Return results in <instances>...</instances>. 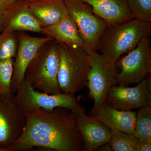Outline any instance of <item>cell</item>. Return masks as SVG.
Masks as SVG:
<instances>
[{"mask_svg":"<svg viewBox=\"0 0 151 151\" xmlns=\"http://www.w3.org/2000/svg\"><path fill=\"white\" fill-rule=\"evenodd\" d=\"M138 151H151V142L145 140H139Z\"/></svg>","mask_w":151,"mask_h":151,"instance_id":"cb8c5ba5","label":"cell"},{"mask_svg":"<svg viewBox=\"0 0 151 151\" xmlns=\"http://www.w3.org/2000/svg\"><path fill=\"white\" fill-rule=\"evenodd\" d=\"M24 1L27 3L33 2L36 1H38V0H22Z\"/></svg>","mask_w":151,"mask_h":151,"instance_id":"4316f807","label":"cell"},{"mask_svg":"<svg viewBox=\"0 0 151 151\" xmlns=\"http://www.w3.org/2000/svg\"><path fill=\"white\" fill-rule=\"evenodd\" d=\"M17 0H0V14L5 13Z\"/></svg>","mask_w":151,"mask_h":151,"instance_id":"603a6c76","label":"cell"},{"mask_svg":"<svg viewBox=\"0 0 151 151\" xmlns=\"http://www.w3.org/2000/svg\"><path fill=\"white\" fill-rule=\"evenodd\" d=\"M2 31V29L1 28H0V33Z\"/></svg>","mask_w":151,"mask_h":151,"instance_id":"83f0119b","label":"cell"},{"mask_svg":"<svg viewBox=\"0 0 151 151\" xmlns=\"http://www.w3.org/2000/svg\"><path fill=\"white\" fill-rule=\"evenodd\" d=\"M68 14L75 22L88 54L97 51L98 42L108 27L94 13L92 7L81 0H64Z\"/></svg>","mask_w":151,"mask_h":151,"instance_id":"8992f818","label":"cell"},{"mask_svg":"<svg viewBox=\"0 0 151 151\" xmlns=\"http://www.w3.org/2000/svg\"><path fill=\"white\" fill-rule=\"evenodd\" d=\"M97 151H112L111 148V145H110V142L106 143L104 144L103 145L100 146Z\"/></svg>","mask_w":151,"mask_h":151,"instance_id":"d4e9b609","label":"cell"},{"mask_svg":"<svg viewBox=\"0 0 151 151\" xmlns=\"http://www.w3.org/2000/svg\"><path fill=\"white\" fill-rule=\"evenodd\" d=\"M136 113L133 111L119 110L108 105L106 102L94 115L112 131L134 135Z\"/></svg>","mask_w":151,"mask_h":151,"instance_id":"9a60e30c","label":"cell"},{"mask_svg":"<svg viewBox=\"0 0 151 151\" xmlns=\"http://www.w3.org/2000/svg\"><path fill=\"white\" fill-rule=\"evenodd\" d=\"M92 7L94 13L108 26L135 18L127 0H81Z\"/></svg>","mask_w":151,"mask_h":151,"instance_id":"5bb4252c","label":"cell"},{"mask_svg":"<svg viewBox=\"0 0 151 151\" xmlns=\"http://www.w3.org/2000/svg\"><path fill=\"white\" fill-rule=\"evenodd\" d=\"M134 136L151 142V106L140 108L136 113Z\"/></svg>","mask_w":151,"mask_h":151,"instance_id":"ac0fdd59","label":"cell"},{"mask_svg":"<svg viewBox=\"0 0 151 151\" xmlns=\"http://www.w3.org/2000/svg\"><path fill=\"white\" fill-rule=\"evenodd\" d=\"M134 17L151 23V0H127Z\"/></svg>","mask_w":151,"mask_h":151,"instance_id":"7402d4cb","label":"cell"},{"mask_svg":"<svg viewBox=\"0 0 151 151\" xmlns=\"http://www.w3.org/2000/svg\"><path fill=\"white\" fill-rule=\"evenodd\" d=\"M18 42L17 32L2 31L0 33V60L15 58Z\"/></svg>","mask_w":151,"mask_h":151,"instance_id":"d6986e66","label":"cell"},{"mask_svg":"<svg viewBox=\"0 0 151 151\" xmlns=\"http://www.w3.org/2000/svg\"><path fill=\"white\" fill-rule=\"evenodd\" d=\"M73 112L84 142V151H97L100 146L110 142L112 132L106 125L94 117L86 115L81 106Z\"/></svg>","mask_w":151,"mask_h":151,"instance_id":"7c38bea8","label":"cell"},{"mask_svg":"<svg viewBox=\"0 0 151 151\" xmlns=\"http://www.w3.org/2000/svg\"><path fill=\"white\" fill-rule=\"evenodd\" d=\"M151 23L134 18L108 26L98 42L97 51L109 62L116 64L123 55L128 54L144 37H150Z\"/></svg>","mask_w":151,"mask_h":151,"instance_id":"7a4b0ae2","label":"cell"},{"mask_svg":"<svg viewBox=\"0 0 151 151\" xmlns=\"http://www.w3.org/2000/svg\"><path fill=\"white\" fill-rule=\"evenodd\" d=\"M90 68L87 78L89 96L94 100V105L89 116L96 115L105 102L110 89L118 84L119 72L116 64L108 61L98 51L89 54Z\"/></svg>","mask_w":151,"mask_h":151,"instance_id":"5b68a950","label":"cell"},{"mask_svg":"<svg viewBox=\"0 0 151 151\" xmlns=\"http://www.w3.org/2000/svg\"><path fill=\"white\" fill-rule=\"evenodd\" d=\"M4 24V17L3 15L0 14V28L2 29V27Z\"/></svg>","mask_w":151,"mask_h":151,"instance_id":"484cf974","label":"cell"},{"mask_svg":"<svg viewBox=\"0 0 151 151\" xmlns=\"http://www.w3.org/2000/svg\"><path fill=\"white\" fill-rule=\"evenodd\" d=\"M2 31L42 33V27L29 9L27 3L17 0L3 14Z\"/></svg>","mask_w":151,"mask_h":151,"instance_id":"4fadbf2b","label":"cell"},{"mask_svg":"<svg viewBox=\"0 0 151 151\" xmlns=\"http://www.w3.org/2000/svg\"><path fill=\"white\" fill-rule=\"evenodd\" d=\"M24 113V129L9 151H29L36 147L57 151H84L75 115L69 108H40Z\"/></svg>","mask_w":151,"mask_h":151,"instance_id":"6da1fadb","label":"cell"},{"mask_svg":"<svg viewBox=\"0 0 151 151\" xmlns=\"http://www.w3.org/2000/svg\"><path fill=\"white\" fill-rule=\"evenodd\" d=\"M14 63V58L0 60V93L10 99L13 98L14 95L11 91Z\"/></svg>","mask_w":151,"mask_h":151,"instance_id":"44dd1931","label":"cell"},{"mask_svg":"<svg viewBox=\"0 0 151 151\" xmlns=\"http://www.w3.org/2000/svg\"><path fill=\"white\" fill-rule=\"evenodd\" d=\"M150 37H144L137 46L116 63L120 69L117 74L119 85L138 84L151 74V47Z\"/></svg>","mask_w":151,"mask_h":151,"instance_id":"52a82bcc","label":"cell"},{"mask_svg":"<svg viewBox=\"0 0 151 151\" xmlns=\"http://www.w3.org/2000/svg\"><path fill=\"white\" fill-rule=\"evenodd\" d=\"M14 100L17 106L23 112L40 108L52 110L58 107L69 108L74 111L81 106L77 102L74 94L62 92L48 94L40 92L33 89L25 79L14 95Z\"/></svg>","mask_w":151,"mask_h":151,"instance_id":"ba28073f","label":"cell"},{"mask_svg":"<svg viewBox=\"0 0 151 151\" xmlns=\"http://www.w3.org/2000/svg\"><path fill=\"white\" fill-rule=\"evenodd\" d=\"M105 102L119 110L133 111L151 106V76L134 87L113 86L109 90Z\"/></svg>","mask_w":151,"mask_h":151,"instance_id":"30bf717a","label":"cell"},{"mask_svg":"<svg viewBox=\"0 0 151 151\" xmlns=\"http://www.w3.org/2000/svg\"><path fill=\"white\" fill-rule=\"evenodd\" d=\"M42 33L73 47H83V42L76 24L70 16L51 25L42 28Z\"/></svg>","mask_w":151,"mask_h":151,"instance_id":"e0dca14e","label":"cell"},{"mask_svg":"<svg viewBox=\"0 0 151 151\" xmlns=\"http://www.w3.org/2000/svg\"><path fill=\"white\" fill-rule=\"evenodd\" d=\"M26 123L24 112L15 103L14 97L0 93V151H9L22 135Z\"/></svg>","mask_w":151,"mask_h":151,"instance_id":"9c48e42d","label":"cell"},{"mask_svg":"<svg viewBox=\"0 0 151 151\" xmlns=\"http://www.w3.org/2000/svg\"><path fill=\"white\" fill-rule=\"evenodd\" d=\"M110 142L113 151H138L139 141L134 135L126 133L112 131Z\"/></svg>","mask_w":151,"mask_h":151,"instance_id":"ffe728a7","label":"cell"},{"mask_svg":"<svg viewBox=\"0 0 151 151\" xmlns=\"http://www.w3.org/2000/svg\"><path fill=\"white\" fill-rule=\"evenodd\" d=\"M60 63L58 42L52 38L44 44L30 63L24 79L35 90L48 94L60 93L58 79Z\"/></svg>","mask_w":151,"mask_h":151,"instance_id":"3957f363","label":"cell"},{"mask_svg":"<svg viewBox=\"0 0 151 151\" xmlns=\"http://www.w3.org/2000/svg\"><path fill=\"white\" fill-rule=\"evenodd\" d=\"M27 4L42 28L55 24L69 15L64 0H38Z\"/></svg>","mask_w":151,"mask_h":151,"instance_id":"2e32d148","label":"cell"},{"mask_svg":"<svg viewBox=\"0 0 151 151\" xmlns=\"http://www.w3.org/2000/svg\"><path fill=\"white\" fill-rule=\"evenodd\" d=\"M58 49L60 89L63 93L75 95L87 86L90 68L89 54L83 47H71L62 42H58Z\"/></svg>","mask_w":151,"mask_h":151,"instance_id":"277c9868","label":"cell"},{"mask_svg":"<svg viewBox=\"0 0 151 151\" xmlns=\"http://www.w3.org/2000/svg\"><path fill=\"white\" fill-rule=\"evenodd\" d=\"M18 47L15 59L11 82V91L14 95L24 79L27 66L42 46L52 39L48 37H37L27 35L23 32H17Z\"/></svg>","mask_w":151,"mask_h":151,"instance_id":"8fae6325","label":"cell"}]
</instances>
